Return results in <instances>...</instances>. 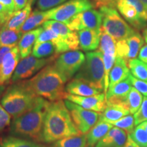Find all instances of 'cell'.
I'll use <instances>...</instances> for the list:
<instances>
[{"mask_svg":"<svg viewBox=\"0 0 147 147\" xmlns=\"http://www.w3.org/2000/svg\"><path fill=\"white\" fill-rule=\"evenodd\" d=\"M127 139V134L125 131L114 127L97 142L95 147H123Z\"/></svg>","mask_w":147,"mask_h":147,"instance_id":"ac0fdd59","label":"cell"},{"mask_svg":"<svg viewBox=\"0 0 147 147\" xmlns=\"http://www.w3.org/2000/svg\"><path fill=\"white\" fill-rule=\"evenodd\" d=\"M79 134H81L74 123L65 102L62 100L50 102L45 117L42 142H55Z\"/></svg>","mask_w":147,"mask_h":147,"instance_id":"6da1fadb","label":"cell"},{"mask_svg":"<svg viewBox=\"0 0 147 147\" xmlns=\"http://www.w3.org/2000/svg\"><path fill=\"white\" fill-rule=\"evenodd\" d=\"M49 104L50 101L38 96L31 109L13 119L10 134L34 142H42V131Z\"/></svg>","mask_w":147,"mask_h":147,"instance_id":"7a4b0ae2","label":"cell"},{"mask_svg":"<svg viewBox=\"0 0 147 147\" xmlns=\"http://www.w3.org/2000/svg\"><path fill=\"white\" fill-rule=\"evenodd\" d=\"M38 97L24 81L16 82L5 89L1 97V105L14 119L31 109Z\"/></svg>","mask_w":147,"mask_h":147,"instance_id":"277c9868","label":"cell"},{"mask_svg":"<svg viewBox=\"0 0 147 147\" xmlns=\"http://www.w3.org/2000/svg\"><path fill=\"white\" fill-rule=\"evenodd\" d=\"M118 0H96L97 5L99 6H108L113 7L114 5L117 4Z\"/></svg>","mask_w":147,"mask_h":147,"instance_id":"f6af8a7d","label":"cell"},{"mask_svg":"<svg viewBox=\"0 0 147 147\" xmlns=\"http://www.w3.org/2000/svg\"><path fill=\"white\" fill-rule=\"evenodd\" d=\"M142 101L143 97L142 94L135 88L132 87L126 100L127 105L131 115L135 114L138 110L142 104Z\"/></svg>","mask_w":147,"mask_h":147,"instance_id":"d6a6232c","label":"cell"},{"mask_svg":"<svg viewBox=\"0 0 147 147\" xmlns=\"http://www.w3.org/2000/svg\"><path fill=\"white\" fill-rule=\"evenodd\" d=\"M0 3L8 9L10 12H13L16 11L15 3H14V0H0Z\"/></svg>","mask_w":147,"mask_h":147,"instance_id":"7bdbcfd3","label":"cell"},{"mask_svg":"<svg viewBox=\"0 0 147 147\" xmlns=\"http://www.w3.org/2000/svg\"><path fill=\"white\" fill-rule=\"evenodd\" d=\"M134 117L136 126L147 121V97H143L142 104L138 110L134 114Z\"/></svg>","mask_w":147,"mask_h":147,"instance_id":"d590c367","label":"cell"},{"mask_svg":"<svg viewBox=\"0 0 147 147\" xmlns=\"http://www.w3.org/2000/svg\"><path fill=\"white\" fill-rule=\"evenodd\" d=\"M138 59L147 63V45L142 47L138 54Z\"/></svg>","mask_w":147,"mask_h":147,"instance_id":"bcb514c9","label":"cell"},{"mask_svg":"<svg viewBox=\"0 0 147 147\" xmlns=\"http://www.w3.org/2000/svg\"><path fill=\"white\" fill-rule=\"evenodd\" d=\"M32 3H28L26 6L21 10L14 11L4 25L5 27L13 30H19L29 14L32 12Z\"/></svg>","mask_w":147,"mask_h":147,"instance_id":"484cf974","label":"cell"},{"mask_svg":"<svg viewBox=\"0 0 147 147\" xmlns=\"http://www.w3.org/2000/svg\"><path fill=\"white\" fill-rule=\"evenodd\" d=\"M129 135L140 147H147V133L142 123L137 125Z\"/></svg>","mask_w":147,"mask_h":147,"instance_id":"e575fe53","label":"cell"},{"mask_svg":"<svg viewBox=\"0 0 147 147\" xmlns=\"http://www.w3.org/2000/svg\"><path fill=\"white\" fill-rule=\"evenodd\" d=\"M87 146V137L84 134L71 136L56 141L52 147H85Z\"/></svg>","mask_w":147,"mask_h":147,"instance_id":"f1b7e54d","label":"cell"},{"mask_svg":"<svg viewBox=\"0 0 147 147\" xmlns=\"http://www.w3.org/2000/svg\"><path fill=\"white\" fill-rule=\"evenodd\" d=\"M11 116L0 104V131L10 125Z\"/></svg>","mask_w":147,"mask_h":147,"instance_id":"60d3db41","label":"cell"},{"mask_svg":"<svg viewBox=\"0 0 147 147\" xmlns=\"http://www.w3.org/2000/svg\"><path fill=\"white\" fill-rule=\"evenodd\" d=\"M127 1L135 6L141 19L147 23V8L143 4L142 1L140 0H127Z\"/></svg>","mask_w":147,"mask_h":147,"instance_id":"f35d334b","label":"cell"},{"mask_svg":"<svg viewBox=\"0 0 147 147\" xmlns=\"http://www.w3.org/2000/svg\"><path fill=\"white\" fill-rule=\"evenodd\" d=\"M65 100L78 104L87 110L102 113L107 107L105 93H100L93 96H79L66 93Z\"/></svg>","mask_w":147,"mask_h":147,"instance_id":"7c38bea8","label":"cell"},{"mask_svg":"<svg viewBox=\"0 0 147 147\" xmlns=\"http://www.w3.org/2000/svg\"><path fill=\"white\" fill-rule=\"evenodd\" d=\"M67 93L79 96H93L101 93L102 91L95 88L88 82L80 79L74 78L65 86Z\"/></svg>","mask_w":147,"mask_h":147,"instance_id":"d6986e66","label":"cell"},{"mask_svg":"<svg viewBox=\"0 0 147 147\" xmlns=\"http://www.w3.org/2000/svg\"><path fill=\"white\" fill-rule=\"evenodd\" d=\"M143 38H144V41L147 43V26L145 27L144 31H143Z\"/></svg>","mask_w":147,"mask_h":147,"instance_id":"f907efd6","label":"cell"},{"mask_svg":"<svg viewBox=\"0 0 147 147\" xmlns=\"http://www.w3.org/2000/svg\"><path fill=\"white\" fill-rule=\"evenodd\" d=\"M0 147H46L22 138L5 136L0 138Z\"/></svg>","mask_w":147,"mask_h":147,"instance_id":"83f0119b","label":"cell"},{"mask_svg":"<svg viewBox=\"0 0 147 147\" xmlns=\"http://www.w3.org/2000/svg\"><path fill=\"white\" fill-rule=\"evenodd\" d=\"M78 35L80 47L84 51H95L100 46L101 29H82L78 31Z\"/></svg>","mask_w":147,"mask_h":147,"instance_id":"e0dca14e","label":"cell"},{"mask_svg":"<svg viewBox=\"0 0 147 147\" xmlns=\"http://www.w3.org/2000/svg\"><path fill=\"white\" fill-rule=\"evenodd\" d=\"M34 1H35V0H29V3H32V4H33V3L34 2Z\"/></svg>","mask_w":147,"mask_h":147,"instance_id":"db71d44e","label":"cell"},{"mask_svg":"<svg viewBox=\"0 0 147 147\" xmlns=\"http://www.w3.org/2000/svg\"><path fill=\"white\" fill-rule=\"evenodd\" d=\"M66 82L54 65H49L24 83L37 96L55 102L65 99Z\"/></svg>","mask_w":147,"mask_h":147,"instance_id":"3957f363","label":"cell"},{"mask_svg":"<svg viewBox=\"0 0 147 147\" xmlns=\"http://www.w3.org/2000/svg\"><path fill=\"white\" fill-rule=\"evenodd\" d=\"M130 74H131L127 65V62L124 59L117 56L113 67L110 72L109 87H112L115 84L125 80Z\"/></svg>","mask_w":147,"mask_h":147,"instance_id":"ffe728a7","label":"cell"},{"mask_svg":"<svg viewBox=\"0 0 147 147\" xmlns=\"http://www.w3.org/2000/svg\"><path fill=\"white\" fill-rule=\"evenodd\" d=\"M109 123L113 125V126L120 128L121 129L125 131L127 134L131 133L134 129L135 127V121H134V117L133 115H128L119 120L115 121H112Z\"/></svg>","mask_w":147,"mask_h":147,"instance_id":"836d02e7","label":"cell"},{"mask_svg":"<svg viewBox=\"0 0 147 147\" xmlns=\"http://www.w3.org/2000/svg\"><path fill=\"white\" fill-rule=\"evenodd\" d=\"M127 40V42L129 47V54L127 57V61L130 59H136L137 55L139 54L140 51L142 49L144 45V38L139 34L136 32L135 34L129 37Z\"/></svg>","mask_w":147,"mask_h":147,"instance_id":"f546056e","label":"cell"},{"mask_svg":"<svg viewBox=\"0 0 147 147\" xmlns=\"http://www.w3.org/2000/svg\"><path fill=\"white\" fill-rule=\"evenodd\" d=\"M129 69L135 78L147 82V63L138 59H133L127 61Z\"/></svg>","mask_w":147,"mask_h":147,"instance_id":"4dcf8cb0","label":"cell"},{"mask_svg":"<svg viewBox=\"0 0 147 147\" xmlns=\"http://www.w3.org/2000/svg\"><path fill=\"white\" fill-rule=\"evenodd\" d=\"M14 47H16V46H4V47H0V65L2 62L5 55L10 52Z\"/></svg>","mask_w":147,"mask_h":147,"instance_id":"ee69618b","label":"cell"},{"mask_svg":"<svg viewBox=\"0 0 147 147\" xmlns=\"http://www.w3.org/2000/svg\"><path fill=\"white\" fill-rule=\"evenodd\" d=\"M129 78L131 79V84L134 87L138 90L141 94L147 97V82L135 78L131 74L129 75Z\"/></svg>","mask_w":147,"mask_h":147,"instance_id":"ab89813d","label":"cell"},{"mask_svg":"<svg viewBox=\"0 0 147 147\" xmlns=\"http://www.w3.org/2000/svg\"><path fill=\"white\" fill-rule=\"evenodd\" d=\"M100 12L102 15V28L117 41L127 39L136 33L113 7L102 6Z\"/></svg>","mask_w":147,"mask_h":147,"instance_id":"8992f818","label":"cell"},{"mask_svg":"<svg viewBox=\"0 0 147 147\" xmlns=\"http://www.w3.org/2000/svg\"><path fill=\"white\" fill-rule=\"evenodd\" d=\"M123 147H140L138 144H136L132 138L130 137V136L127 134V139L125 144L124 145Z\"/></svg>","mask_w":147,"mask_h":147,"instance_id":"c3c4849f","label":"cell"},{"mask_svg":"<svg viewBox=\"0 0 147 147\" xmlns=\"http://www.w3.org/2000/svg\"><path fill=\"white\" fill-rule=\"evenodd\" d=\"M116 6L121 15L134 28L140 30L146 27L147 23L141 19L135 6L127 0H118Z\"/></svg>","mask_w":147,"mask_h":147,"instance_id":"2e32d148","label":"cell"},{"mask_svg":"<svg viewBox=\"0 0 147 147\" xmlns=\"http://www.w3.org/2000/svg\"><path fill=\"white\" fill-rule=\"evenodd\" d=\"M102 23V15L100 11L90 9L80 12L69 19L65 24L71 31L82 29H100Z\"/></svg>","mask_w":147,"mask_h":147,"instance_id":"8fae6325","label":"cell"},{"mask_svg":"<svg viewBox=\"0 0 147 147\" xmlns=\"http://www.w3.org/2000/svg\"><path fill=\"white\" fill-rule=\"evenodd\" d=\"M67 1V0H38L37 6L40 10H49Z\"/></svg>","mask_w":147,"mask_h":147,"instance_id":"8d00e7d4","label":"cell"},{"mask_svg":"<svg viewBox=\"0 0 147 147\" xmlns=\"http://www.w3.org/2000/svg\"><path fill=\"white\" fill-rule=\"evenodd\" d=\"M21 58L18 45L5 55L0 65V84H8Z\"/></svg>","mask_w":147,"mask_h":147,"instance_id":"5bb4252c","label":"cell"},{"mask_svg":"<svg viewBox=\"0 0 147 147\" xmlns=\"http://www.w3.org/2000/svg\"><path fill=\"white\" fill-rule=\"evenodd\" d=\"M84 61L85 56L81 51H67L58 57L54 66L63 78L67 81L78 72Z\"/></svg>","mask_w":147,"mask_h":147,"instance_id":"ba28073f","label":"cell"},{"mask_svg":"<svg viewBox=\"0 0 147 147\" xmlns=\"http://www.w3.org/2000/svg\"><path fill=\"white\" fill-rule=\"evenodd\" d=\"M5 91V86L3 84H0V98L2 97V95Z\"/></svg>","mask_w":147,"mask_h":147,"instance_id":"681fc988","label":"cell"},{"mask_svg":"<svg viewBox=\"0 0 147 147\" xmlns=\"http://www.w3.org/2000/svg\"><path fill=\"white\" fill-rule=\"evenodd\" d=\"M54 53L56 54V48L54 44L51 42H44L35 44L32 50L33 55L39 59L48 58Z\"/></svg>","mask_w":147,"mask_h":147,"instance_id":"1f68e13d","label":"cell"},{"mask_svg":"<svg viewBox=\"0 0 147 147\" xmlns=\"http://www.w3.org/2000/svg\"><path fill=\"white\" fill-rule=\"evenodd\" d=\"M104 76L105 70L102 54L98 50L87 53L85 61L75 78L84 80L102 91L104 89Z\"/></svg>","mask_w":147,"mask_h":147,"instance_id":"5b68a950","label":"cell"},{"mask_svg":"<svg viewBox=\"0 0 147 147\" xmlns=\"http://www.w3.org/2000/svg\"><path fill=\"white\" fill-rule=\"evenodd\" d=\"M44 42H53L56 48L57 55L70 51L68 46L66 45L64 40L54 31L49 28H43V30L40 34L35 44L41 43Z\"/></svg>","mask_w":147,"mask_h":147,"instance_id":"7402d4cb","label":"cell"},{"mask_svg":"<svg viewBox=\"0 0 147 147\" xmlns=\"http://www.w3.org/2000/svg\"><path fill=\"white\" fill-rule=\"evenodd\" d=\"M143 3V4H144L145 6L147 8V0H140Z\"/></svg>","mask_w":147,"mask_h":147,"instance_id":"f5cc1de1","label":"cell"},{"mask_svg":"<svg viewBox=\"0 0 147 147\" xmlns=\"http://www.w3.org/2000/svg\"><path fill=\"white\" fill-rule=\"evenodd\" d=\"M117 56L124 59L127 62V57L129 54V47L127 40H121L117 42L116 45Z\"/></svg>","mask_w":147,"mask_h":147,"instance_id":"74e56055","label":"cell"},{"mask_svg":"<svg viewBox=\"0 0 147 147\" xmlns=\"http://www.w3.org/2000/svg\"><path fill=\"white\" fill-rule=\"evenodd\" d=\"M55 57L39 59L33 55H29L20 61L17 64L15 70L12 77V82H16L18 80L30 78L38 72L40 69L47 66L52 61Z\"/></svg>","mask_w":147,"mask_h":147,"instance_id":"30bf717a","label":"cell"},{"mask_svg":"<svg viewBox=\"0 0 147 147\" xmlns=\"http://www.w3.org/2000/svg\"><path fill=\"white\" fill-rule=\"evenodd\" d=\"M113 127V125L99 119V121L86 134L87 147H94Z\"/></svg>","mask_w":147,"mask_h":147,"instance_id":"44dd1931","label":"cell"},{"mask_svg":"<svg viewBox=\"0 0 147 147\" xmlns=\"http://www.w3.org/2000/svg\"><path fill=\"white\" fill-rule=\"evenodd\" d=\"M12 14V12L5 8L4 5L0 3V25H4Z\"/></svg>","mask_w":147,"mask_h":147,"instance_id":"b9f144b4","label":"cell"},{"mask_svg":"<svg viewBox=\"0 0 147 147\" xmlns=\"http://www.w3.org/2000/svg\"><path fill=\"white\" fill-rule=\"evenodd\" d=\"M64 102L74 123L81 134H87L99 121L101 113L85 109L67 100Z\"/></svg>","mask_w":147,"mask_h":147,"instance_id":"52a82bcc","label":"cell"},{"mask_svg":"<svg viewBox=\"0 0 147 147\" xmlns=\"http://www.w3.org/2000/svg\"><path fill=\"white\" fill-rule=\"evenodd\" d=\"M142 125L144 126L145 130H146V133H147V121H145V122L142 123Z\"/></svg>","mask_w":147,"mask_h":147,"instance_id":"816d5d0a","label":"cell"},{"mask_svg":"<svg viewBox=\"0 0 147 147\" xmlns=\"http://www.w3.org/2000/svg\"><path fill=\"white\" fill-rule=\"evenodd\" d=\"M42 30L43 27H40L23 34L18 44L21 59L27 57L31 54L35 43Z\"/></svg>","mask_w":147,"mask_h":147,"instance_id":"603a6c76","label":"cell"},{"mask_svg":"<svg viewBox=\"0 0 147 147\" xmlns=\"http://www.w3.org/2000/svg\"><path fill=\"white\" fill-rule=\"evenodd\" d=\"M129 113L126 102L123 104H107L104 111L100 114V119L110 123L119 120L125 116L129 115Z\"/></svg>","mask_w":147,"mask_h":147,"instance_id":"cb8c5ba5","label":"cell"},{"mask_svg":"<svg viewBox=\"0 0 147 147\" xmlns=\"http://www.w3.org/2000/svg\"><path fill=\"white\" fill-rule=\"evenodd\" d=\"M15 3L16 11L21 10L28 4L29 0H14Z\"/></svg>","mask_w":147,"mask_h":147,"instance_id":"7dc6e473","label":"cell"},{"mask_svg":"<svg viewBox=\"0 0 147 147\" xmlns=\"http://www.w3.org/2000/svg\"><path fill=\"white\" fill-rule=\"evenodd\" d=\"M131 86V79L129 76L125 80L108 88L106 94L107 104H123L125 102L132 88Z\"/></svg>","mask_w":147,"mask_h":147,"instance_id":"9a60e30c","label":"cell"},{"mask_svg":"<svg viewBox=\"0 0 147 147\" xmlns=\"http://www.w3.org/2000/svg\"><path fill=\"white\" fill-rule=\"evenodd\" d=\"M49 20V10L45 11L36 10L31 12L28 18L20 28L19 31L22 34L30 32L36 29L37 27L43 25V24Z\"/></svg>","mask_w":147,"mask_h":147,"instance_id":"d4e9b609","label":"cell"},{"mask_svg":"<svg viewBox=\"0 0 147 147\" xmlns=\"http://www.w3.org/2000/svg\"><path fill=\"white\" fill-rule=\"evenodd\" d=\"M43 28H49L57 34L68 46L69 51H78L80 48L78 33L71 31L65 23L49 20L42 25Z\"/></svg>","mask_w":147,"mask_h":147,"instance_id":"4fadbf2b","label":"cell"},{"mask_svg":"<svg viewBox=\"0 0 147 147\" xmlns=\"http://www.w3.org/2000/svg\"><path fill=\"white\" fill-rule=\"evenodd\" d=\"M93 7L89 0H69L49 10V20L65 23L74 16Z\"/></svg>","mask_w":147,"mask_h":147,"instance_id":"9c48e42d","label":"cell"},{"mask_svg":"<svg viewBox=\"0 0 147 147\" xmlns=\"http://www.w3.org/2000/svg\"><path fill=\"white\" fill-rule=\"evenodd\" d=\"M23 34L19 30L10 29L1 25L0 28V47L4 46H16Z\"/></svg>","mask_w":147,"mask_h":147,"instance_id":"4316f807","label":"cell"}]
</instances>
